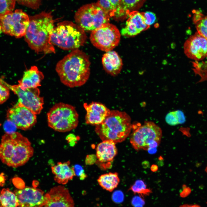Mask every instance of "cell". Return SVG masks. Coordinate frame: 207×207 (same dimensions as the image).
<instances>
[{"mask_svg":"<svg viewBox=\"0 0 207 207\" xmlns=\"http://www.w3.org/2000/svg\"><path fill=\"white\" fill-rule=\"evenodd\" d=\"M90 65L86 54L76 49L59 61L55 70L62 83L73 88L81 86L87 82L90 75Z\"/></svg>","mask_w":207,"mask_h":207,"instance_id":"cell-1","label":"cell"},{"mask_svg":"<svg viewBox=\"0 0 207 207\" xmlns=\"http://www.w3.org/2000/svg\"><path fill=\"white\" fill-rule=\"evenodd\" d=\"M51 13L43 12L31 16L24 36L30 47L36 52L45 54L55 53L50 41L54 27Z\"/></svg>","mask_w":207,"mask_h":207,"instance_id":"cell-2","label":"cell"},{"mask_svg":"<svg viewBox=\"0 0 207 207\" xmlns=\"http://www.w3.org/2000/svg\"><path fill=\"white\" fill-rule=\"evenodd\" d=\"M132 125L131 118L126 113L113 110L102 123L96 126L95 131L102 141L120 143L129 135Z\"/></svg>","mask_w":207,"mask_h":207,"instance_id":"cell-3","label":"cell"},{"mask_svg":"<svg viewBox=\"0 0 207 207\" xmlns=\"http://www.w3.org/2000/svg\"><path fill=\"white\" fill-rule=\"evenodd\" d=\"M87 36L85 31L72 22L64 21L54 27L50 41L53 45L65 50L78 49L85 43Z\"/></svg>","mask_w":207,"mask_h":207,"instance_id":"cell-4","label":"cell"},{"mask_svg":"<svg viewBox=\"0 0 207 207\" xmlns=\"http://www.w3.org/2000/svg\"><path fill=\"white\" fill-rule=\"evenodd\" d=\"M48 125L56 131L65 132L77 126L79 115L74 106L62 102L55 103L47 114Z\"/></svg>","mask_w":207,"mask_h":207,"instance_id":"cell-5","label":"cell"},{"mask_svg":"<svg viewBox=\"0 0 207 207\" xmlns=\"http://www.w3.org/2000/svg\"><path fill=\"white\" fill-rule=\"evenodd\" d=\"M74 18L76 24L83 30L92 31L109 23L110 17L97 3L81 7Z\"/></svg>","mask_w":207,"mask_h":207,"instance_id":"cell-6","label":"cell"},{"mask_svg":"<svg viewBox=\"0 0 207 207\" xmlns=\"http://www.w3.org/2000/svg\"><path fill=\"white\" fill-rule=\"evenodd\" d=\"M132 129L133 130L131 135L130 142L136 150H147L149 145L154 141L160 143L162 136V130L154 122L147 121L139 126L133 124Z\"/></svg>","mask_w":207,"mask_h":207,"instance_id":"cell-7","label":"cell"},{"mask_svg":"<svg viewBox=\"0 0 207 207\" xmlns=\"http://www.w3.org/2000/svg\"><path fill=\"white\" fill-rule=\"evenodd\" d=\"M120 34L117 27L106 23L92 31L90 40L96 47L106 52L112 51L119 44Z\"/></svg>","mask_w":207,"mask_h":207,"instance_id":"cell-8","label":"cell"},{"mask_svg":"<svg viewBox=\"0 0 207 207\" xmlns=\"http://www.w3.org/2000/svg\"><path fill=\"white\" fill-rule=\"evenodd\" d=\"M29 22L28 15L17 9L0 19V29L5 34L19 38L24 36Z\"/></svg>","mask_w":207,"mask_h":207,"instance_id":"cell-9","label":"cell"},{"mask_svg":"<svg viewBox=\"0 0 207 207\" xmlns=\"http://www.w3.org/2000/svg\"><path fill=\"white\" fill-rule=\"evenodd\" d=\"M13 141L9 150L10 160L7 165L17 167L23 165L32 156L34 150L29 141L20 133L11 134Z\"/></svg>","mask_w":207,"mask_h":207,"instance_id":"cell-10","label":"cell"},{"mask_svg":"<svg viewBox=\"0 0 207 207\" xmlns=\"http://www.w3.org/2000/svg\"><path fill=\"white\" fill-rule=\"evenodd\" d=\"M5 83V86L18 96L19 103L36 115L41 113L43 108L44 99L40 96V90L37 87L24 89L19 85H10Z\"/></svg>","mask_w":207,"mask_h":207,"instance_id":"cell-11","label":"cell"},{"mask_svg":"<svg viewBox=\"0 0 207 207\" xmlns=\"http://www.w3.org/2000/svg\"><path fill=\"white\" fill-rule=\"evenodd\" d=\"M7 118L24 130L31 129L37 121L36 114L18 102L8 110Z\"/></svg>","mask_w":207,"mask_h":207,"instance_id":"cell-12","label":"cell"},{"mask_svg":"<svg viewBox=\"0 0 207 207\" xmlns=\"http://www.w3.org/2000/svg\"><path fill=\"white\" fill-rule=\"evenodd\" d=\"M14 193L19 207H43L45 203V194L38 188L27 187Z\"/></svg>","mask_w":207,"mask_h":207,"instance_id":"cell-13","label":"cell"},{"mask_svg":"<svg viewBox=\"0 0 207 207\" xmlns=\"http://www.w3.org/2000/svg\"><path fill=\"white\" fill-rule=\"evenodd\" d=\"M45 194L43 207H75L68 189L62 185L54 187Z\"/></svg>","mask_w":207,"mask_h":207,"instance_id":"cell-14","label":"cell"},{"mask_svg":"<svg viewBox=\"0 0 207 207\" xmlns=\"http://www.w3.org/2000/svg\"><path fill=\"white\" fill-rule=\"evenodd\" d=\"M184 49L189 58L196 60H203L207 57V39L197 32L186 40Z\"/></svg>","mask_w":207,"mask_h":207,"instance_id":"cell-15","label":"cell"},{"mask_svg":"<svg viewBox=\"0 0 207 207\" xmlns=\"http://www.w3.org/2000/svg\"><path fill=\"white\" fill-rule=\"evenodd\" d=\"M83 106L86 112L85 122L92 125L97 126L101 124L110 114L111 111L103 104L98 102L85 103Z\"/></svg>","mask_w":207,"mask_h":207,"instance_id":"cell-16","label":"cell"},{"mask_svg":"<svg viewBox=\"0 0 207 207\" xmlns=\"http://www.w3.org/2000/svg\"><path fill=\"white\" fill-rule=\"evenodd\" d=\"M126 26L121 31V34L125 37H133L147 29L149 27L145 24L143 13L138 11L131 12Z\"/></svg>","mask_w":207,"mask_h":207,"instance_id":"cell-17","label":"cell"},{"mask_svg":"<svg viewBox=\"0 0 207 207\" xmlns=\"http://www.w3.org/2000/svg\"><path fill=\"white\" fill-rule=\"evenodd\" d=\"M116 143L112 140H106L99 143L96 148V157L99 162L106 168L110 167L117 154Z\"/></svg>","mask_w":207,"mask_h":207,"instance_id":"cell-18","label":"cell"},{"mask_svg":"<svg viewBox=\"0 0 207 207\" xmlns=\"http://www.w3.org/2000/svg\"><path fill=\"white\" fill-rule=\"evenodd\" d=\"M70 162H58L51 167V171L54 175V180L58 183L65 185L71 180L75 176L73 167L70 166Z\"/></svg>","mask_w":207,"mask_h":207,"instance_id":"cell-19","label":"cell"},{"mask_svg":"<svg viewBox=\"0 0 207 207\" xmlns=\"http://www.w3.org/2000/svg\"><path fill=\"white\" fill-rule=\"evenodd\" d=\"M44 78L43 73L35 66L25 71L22 78L18 81L19 85L22 89L37 88Z\"/></svg>","mask_w":207,"mask_h":207,"instance_id":"cell-20","label":"cell"},{"mask_svg":"<svg viewBox=\"0 0 207 207\" xmlns=\"http://www.w3.org/2000/svg\"><path fill=\"white\" fill-rule=\"evenodd\" d=\"M102 62L106 72L112 76H116L120 73L123 65L122 60L118 54L112 50L103 54Z\"/></svg>","mask_w":207,"mask_h":207,"instance_id":"cell-21","label":"cell"},{"mask_svg":"<svg viewBox=\"0 0 207 207\" xmlns=\"http://www.w3.org/2000/svg\"><path fill=\"white\" fill-rule=\"evenodd\" d=\"M146 0H120V7L115 17L116 18H124L128 16L131 12L138 11L141 7Z\"/></svg>","mask_w":207,"mask_h":207,"instance_id":"cell-22","label":"cell"},{"mask_svg":"<svg viewBox=\"0 0 207 207\" xmlns=\"http://www.w3.org/2000/svg\"><path fill=\"white\" fill-rule=\"evenodd\" d=\"M99 185L104 189L112 192L118 185L120 179L117 172H109L100 175L97 179Z\"/></svg>","mask_w":207,"mask_h":207,"instance_id":"cell-23","label":"cell"},{"mask_svg":"<svg viewBox=\"0 0 207 207\" xmlns=\"http://www.w3.org/2000/svg\"><path fill=\"white\" fill-rule=\"evenodd\" d=\"M97 3L110 18H115L120 7V0H98Z\"/></svg>","mask_w":207,"mask_h":207,"instance_id":"cell-24","label":"cell"},{"mask_svg":"<svg viewBox=\"0 0 207 207\" xmlns=\"http://www.w3.org/2000/svg\"><path fill=\"white\" fill-rule=\"evenodd\" d=\"M0 202L3 207H17V199L15 193L8 189H3L1 192Z\"/></svg>","mask_w":207,"mask_h":207,"instance_id":"cell-25","label":"cell"},{"mask_svg":"<svg viewBox=\"0 0 207 207\" xmlns=\"http://www.w3.org/2000/svg\"><path fill=\"white\" fill-rule=\"evenodd\" d=\"M165 120L166 123L171 126L183 124L186 120L184 113L180 110L169 112L166 115Z\"/></svg>","mask_w":207,"mask_h":207,"instance_id":"cell-26","label":"cell"},{"mask_svg":"<svg viewBox=\"0 0 207 207\" xmlns=\"http://www.w3.org/2000/svg\"><path fill=\"white\" fill-rule=\"evenodd\" d=\"M193 22L197 32L207 39V16L201 13L193 17Z\"/></svg>","mask_w":207,"mask_h":207,"instance_id":"cell-27","label":"cell"},{"mask_svg":"<svg viewBox=\"0 0 207 207\" xmlns=\"http://www.w3.org/2000/svg\"><path fill=\"white\" fill-rule=\"evenodd\" d=\"M135 193H138L142 196L148 195L152 193V191L146 187L144 182L141 180L136 181L130 188Z\"/></svg>","mask_w":207,"mask_h":207,"instance_id":"cell-28","label":"cell"},{"mask_svg":"<svg viewBox=\"0 0 207 207\" xmlns=\"http://www.w3.org/2000/svg\"><path fill=\"white\" fill-rule=\"evenodd\" d=\"M16 0H0V19L5 15L13 12Z\"/></svg>","mask_w":207,"mask_h":207,"instance_id":"cell-29","label":"cell"},{"mask_svg":"<svg viewBox=\"0 0 207 207\" xmlns=\"http://www.w3.org/2000/svg\"><path fill=\"white\" fill-rule=\"evenodd\" d=\"M142 13L145 22L148 27L152 25L156 22V16L154 12L147 11Z\"/></svg>","mask_w":207,"mask_h":207,"instance_id":"cell-30","label":"cell"},{"mask_svg":"<svg viewBox=\"0 0 207 207\" xmlns=\"http://www.w3.org/2000/svg\"><path fill=\"white\" fill-rule=\"evenodd\" d=\"M19 4L32 9H37L39 6L41 0H16Z\"/></svg>","mask_w":207,"mask_h":207,"instance_id":"cell-31","label":"cell"},{"mask_svg":"<svg viewBox=\"0 0 207 207\" xmlns=\"http://www.w3.org/2000/svg\"><path fill=\"white\" fill-rule=\"evenodd\" d=\"M3 127L6 133L9 134H12L16 132L17 128L15 124L8 119L4 123Z\"/></svg>","mask_w":207,"mask_h":207,"instance_id":"cell-32","label":"cell"},{"mask_svg":"<svg viewBox=\"0 0 207 207\" xmlns=\"http://www.w3.org/2000/svg\"><path fill=\"white\" fill-rule=\"evenodd\" d=\"M9 95V89L0 83V104L6 101Z\"/></svg>","mask_w":207,"mask_h":207,"instance_id":"cell-33","label":"cell"},{"mask_svg":"<svg viewBox=\"0 0 207 207\" xmlns=\"http://www.w3.org/2000/svg\"><path fill=\"white\" fill-rule=\"evenodd\" d=\"M75 175L79 177L80 180L84 179L87 177L83 168L79 164H76L72 167Z\"/></svg>","mask_w":207,"mask_h":207,"instance_id":"cell-34","label":"cell"},{"mask_svg":"<svg viewBox=\"0 0 207 207\" xmlns=\"http://www.w3.org/2000/svg\"><path fill=\"white\" fill-rule=\"evenodd\" d=\"M97 157L94 155L87 156L85 160V162L87 164L91 165L93 164L96 161Z\"/></svg>","mask_w":207,"mask_h":207,"instance_id":"cell-35","label":"cell"},{"mask_svg":"<svg viewBox=\"0 0 207 207\" xmlns=\"http://www.w3.org/2000/svg\"><path fill=\"white\" fill-rule=\"evenodd\" d=\"M5 177L3 173L0 174V186H2L5 182Z\"/></svg>","mask_w":207,"mask_h":207,"instance_id":"cell-36","label":"cell"},{"mask_svg":"<svg viewBox=\"0 0 207 207\" xmlns=\"http://www.w3.org/2000/svg\"><path fill=\"white\" fill-rule=\"evenodd\" d=\"M179 207H201L197 204H184L180 206Z\"/></svg>","mask_w":207,"mask_h":207,"instance_id":"cell-37","label":"cell"},{"mask_svg":"<svg viewBox=\"0 0 207 207\" xmlns=\"http://www.w3.org/2000/svg\"><path fill=\"white\" fill-rule=\"evenodd\" d=\"M150 169L152 171L155 172L158 170V167L156 165L153 164L151 166Z\"/></svg>","mask_w":207,"mask_h":207,"instance_id":"cell-38","label":"cell"},{"mask_svg":"<svg viewBox=\"0 0 207 207\" xmlns=\"http://www.w3.org/2000/svg\"><path fill=\"white\" fill-rule=\"evenodd\" d=\"M147 151L150 154H153L156 152L157 149L156 148H149Z\"/></svg>","mask_w":207,"mask_h":207,"instance_id":"cell-39","label":"cell"},{"mask_svg":"<svg viewBox=\"0 0 207 207\" xmlns=\"http://www.w3.org/2000/svg\"><path fill=\"white\" fill-rule=\"evenodd\" d=\"M142 164L143 167L146 168L149 166V163L148 162L145 161L142 162Z\"/></svg>","mask_w":207,"mask_h":207,"instance_id":"cell-40","label":"cell"},{"mask_svg":"<svg viewBox=\"0 0 207 207\" xmlns=\"http://www.w3.org/2000/svg\"><path fill=\"white\" fill-rule=\"evenodd\" d=\"M0 207H2L0 202Z\"/></svg>","mask_w":207,"mask_h":207,"instance_id":"cell-41","label":"cell"},{"mask_svg":"<svg viewBox=\"0 0 207 207\" xmlns=\"http://www.w3.org/2000/svg\"><path fill=\"white\" fill-rule=\"evenodd\" d=\"M1 192H0V195H1Z\"/></svg>","mask_w":207,"mask_h":207,"instance_id":"cell-42","label":"cell"}]
</instances>
